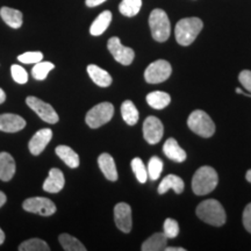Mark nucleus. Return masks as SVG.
I'll return each instance as SVG.
<instances>
[{
	"label": "nucleus",
	"mask_w": 251,
	"mask_h": 251,
	"mask_svg": "<svg viewBox=\"0 0 251 251\" xmlns=\"http://www.w3.org/2000/svg\"><path fill=\"white\" fill-rule=\"evenodd\" d=\"M131 163V169H133L135 176H136L137 180L140 181L141 184H144L148 179V171H147L146 165H144L143 161L139 157L134 158Z\"/></svg>",
	"instance_id": "32"
},
{
	"label": "nucleus",
	"mask_w": 251,
	"mask_h": 251,
	"mask_svg": "<svg viewBox=\"0 0 251 251\" xmlns=\"http://www.w3.org/2000/svg\"><path fill=\"white\" fill-rule=\"evenodd\" d=\"M121 114L124 121L129 126L136 125L140 118L139 111H137L136 106H135L134 102L130 101V100H126V101L122 102Z\"/></svg>",
	"instance_id": "26"
},
{
	"label": "nucleus",
	"mask_w": 251,
	"mask_h": 251,
	"mask_svg": "<svg viewBox=\"0 0 251 251\" xmlns=\"http://www.w3.org/2000/svg\"><path fill=\"white\" fill-rule=\"evenodd\" d=\"M26 127V120L20 115L11 114H0V130L5 133H17Z\"/></svg>",
	"instance_id": "14"
},
{
	"label": "nucleus",
	"mask_w": 251,
	"mask_h": 251,
	"mask_svg": "<svg viewBox=\"0 0 251 251\" xmlns=\"http://www.w3.org/2000/svg\"><path fill=\"white\" fill-rule=\"evenodd\" d=\"M0 17L5 21L6 25L14 28V29H18L23 26V13L18 9L2 7L0 9Z\"/></svg>",
	"instance_id": "23"
},
{
	"label": "nucleus",
	"mask_w": 251,
	"mask_h": 251,
	"mask_svg": "<svg viewBox=\"0 0 251 251\" xmlns=\"http://www.w3.org/2000/svg\"><path fill=\"white\" fill-rule=\"evenodd\" d=\"M242 218H243L242 221H243L244 228H246L247 230L251 234V202L249 205H247L246 208H244Z\"/></svg>",
	"instance_id": "37"
},
{
	"label": "nucleus",
	"mask_w": 251,
	"mask_h": 251,
	"mask_svg": "<svg viewBox=\"0 0 251 251\" xmlns=\"http://www.w3.org/2000/svg\"><path fill=\"white\" fill-rule=\"evenodd\" d=\"M149 26L153 40L157 42H165L170 37L171 24L168 14L163 9H153L149 17Z\"/></svg>",
	"instance_id": "4"
},
{
	"label": "nucleus",
	"mask_w": 251,
	"mask_h": 251,
	"mask_svg": "<svg viewBox=\"0 0 251 251\" xmlns=\"http://www.w3.org/2000/svg\"><path fill=\"white\" fill-rule=\"evenodd\" d=\"M26 103L28 105V107L33 109L43 121L51 125L57 124L58 122L59 118L57 113L52 108L51 105L45 102L43 100L36 98V97H27Z\"/></svg>",
	"instance_id": "9"
},
{
	"label": "nucleus",
	"mask_w": 251,
	"mask_h": 251,
	"mask_svg": "<svg viewBox=\"0 0 251 251\" xmlns=\"http://www.w3.org/2000/svg\"><path fill=\"white\" fill-rule=\"evenodd\" d=\"M164 127L162 121L156 117H148L143 124L144 140L149 144H157L162 140Z\"/></svg>",
	"instance_id": "11"
},
{
	"label": "nucleus",
	"mask_w": 251,
	"mask_h": 251,
	"mask_svg": "<svg viewBox=\"0 0 251 251\" xmlns=\"http://www.w3.org/2000/svg\"><path fill=\"white\" fill-rule=\"evenodd\" d=\"M87 74H89L91 79L93 80V83L100 87H107L112 84L111 75L103 69L99 68L98 65L90 64L87 67Z\"/></svg>",
	"instance_id": "19"
},
{
	"label": "nucleus",
	"mask_w": 251,
	"mask_h": 251,
	"mask_svg": "<svg viewBox=\"0 0 251 251\" xmlns=\"http://www.w3.org/2000/svg\"><path fill=\"white\" fill-rule=\"evenodd\" d=\"M238 80L242 84V86L246 89L248 92L251 94V71L243 70L238 76Z\"/></svg>",
	"instance_id": "36"
},
{
	"label": "nucleus",
	"mask_w": 251,
	"mask_h": 251,
	"mask_svg": "<svg viewBox=\"0 0 251 251\" xmlns=\"http://www.w3.org/2000/svg\"><path fill=\"white\" fill-rule=\"evenodd\" d=\"M14 158L8 152H0V180L9 181L15 174Z\"/></svg>",
	"instance_id": "17"
},
{
	"label": "nucleus",
	"mask_w": 251,
	"mask_h": 251,
	"mask_svg": "<svg viewBox=\"0 0 251 251\" xmlns=\"http://www.w3.org/2000/svg\"><path fill=\"white\" fill-rule=\"evenodd\" d=\"M20 251H49L50 247L40 238H30L19 246Z\"/></svg>",
	"instance_id": "29"
},
{
	"label": "nucleus",
	"mask_w": 251,
	"mask_h": 251,
	"mask_svg": "<svg viewBox=\"0 0 251 251\" xmlns=\"http://www.w3.org/2000/svg\"><path fill=\"white\" fill-rule=\"evenodd\" d=\"M170 188L175 191L177 194H180L183 193L184 191V181L181 179L180 177H178V176L176 175H169L166 176L161 181V184H159L158 186V193L159 194H164L168 192Z\"/></svg>",
	"instance_id": "20"
},
{
	"label": "nucleus",
	"mask_w": 251,
	"mask_h": 251,
	"mask_svg": "<svg viewBox=\"0 0 251 251\" xmlns=\"http://www.w3.org/2000/svg\"><path fill=\"white\" fill-rule=\"evenodd\" d=\"M142 7V0H122L119 6V11L125 17H135Z\"/></svg>",
	"instance_id": "28"
},
{
	"label": "nucleus",
	"mask_w": 251,
	"mask_h": 251,
	"mask_svg": "<svg viewBox=\"0 0 251 251\" xmlns=\"http://www.w3.org/2000/svg\"><path fill=\"white\" fill-rule=\"evenodd\" d=\"M147 171H148V177L150 178L151 180H157L159 178V176H161L162 171H163V161L159 157L157 156H153L150 158L149 161V164H148V169H147Z\"/></svg>",
	"instance_id": "31"
},
{
	"label": "nucleus",
	"mask_w": 251,
	"mask_h": 251,
	"mask_svg": "<svg viewBox=\"0 0 251 251\" xmlns=\"http://www.w3.org/2000/svg\"><path fill=\"white\" fill-rule=\"evenodd\" d=\"M187 126L193 133L202 137H211L215 133V125L206 112L197 109L187 119Z\"/></svg>",
	"instance_id": "5"
},
{
	"label": "nucleus",
	"mask_w": 251,
	"mask_h": 251,
	"mask_svg": "<svg viewBox=\"0 0 251 251\" xmlns=\"http://www.w3.org/2000/svg\"><path fill=\"white\" fill-rule=\"evenodd\" d=\"M4 241H5V233L1 230V228H0V246L4 243Z\"/></svg>",
	"instance_id": "42"
},
{
	"label": "nucleus",
	"mask_w": 251,
	"mask_h": 251,
	"mask_svg": "<svg viewBox=\"0 0 251 251\" xmlns=\"http://www.w3.org/2000/svg\"><path fill=\"white\" fill-rule=\"evenodd\" d=\"M218 183L219 177L214 169L211 166H201L193 176L192 190L197 196H206L214 191Z\"/></svg>",
	"instance_id": "3"
},
{
	"label": "nucleus",
	"mask_w": 251,
	"mask_h": 251,
	"mask_svg": "<svg viewBox=\"0 0 251 251\" xmlns=\"http://www.w3.org/2000/svg\"><path fill=\"white\" fill-rule=\"evenodd\" d=\"M112 21V13L109 11H103L102 13L98 15V18L93 21V24L91 25L90 33L93 36H99L102 33H105V30L107 29L109 24Z\"/></svg>",
	"instance_id": "24"
},
{
	"label": "nucleus",
	"mask_w": 251,
	"mask_h": 251,
	"mask_svg": "<svg viewBox=\"0 0 251 251\" xmlns=\"http://www.w3.org/2000/svg\"><path fill=\"white\" fill-rule=\"evenodd\" d=\"M58 241L63 249L67 251H86V248L84 247V244L79 240H77L76 237L71 236L69 234L59 235Z\"/></svg>",
	"instance_id": "27"
},
{
	"label": "nucleus",
	"mask_w": 251,
	"mask_h": 251,
	"mask_svg": "<svg viewBox=\"0 0 251 251\" xmlns=\"http://www.w3.org/2000/svg\"><path fill=\"white\" fill-rule=\"evenodd\" d=\"M246 178H247V180L249 181V183H251V169H250V170H248V171H247Z\"/></svg>",
	"instance_id": "43"
},
{
	"label": "nucleus",
	"mask_w": 251,
	"mask_h": 251,
	"mask_svg": "<svg viewBox=\"0 0 251 251\" xmlns=\"http://www.w3.org/2000/svg\"><path fill=\"white\" fill-rule=\"evenodd\" d=\"M51 139L52 130L49 129V128H45V129L36 131L34 136L30 139L29 143H28V148H29L30 153H33L34 156L40 155L46 149V147L48 146Z\"/></svg>",
	"instance_id": "13"
},
{
	"label": "nucleus",
	"mask_w": 251,
	"mask_h": 251,
	"mask_svg": "<svg viewBox=\"0 0 251 251\" xmlns=\"http://www.w3.org/2000/svg\"><path fill=\"white\" fill-rule=\"evenodd\" d=\"M163 228H164V231H163V233L166 235L168 238H175L178 236V234H179V225H178V222L174 219H166Z\"/></svg>",
	"instance_id": "33"
},
{
	"label": "nucleus",
	"mask_w": 251,
	"mask_h": 251,
	"mask_svg": "<svg viewBox=\"0 0 251 251\" xmlns=\"http://www.w3.org/2000/svg\"><path fill=\"white\" fill-rule=\"evenodd\" d=\"M18 59L24 64H35L43 59V54L40 51H28L18 56Z\"/></svg>",
	"instance_id": "34"
},
{
	"label": "nucleus",
	"mask_w": 251,
	"mask_h": 251,
	"mask_svg": "<svg viewBox=\"0 0 251 251\" xmlns=\"http://www.w3.org/2000/svg\"><path fill=\"white\" fill-rule=\"evenodd\" d=\"M65 185V178L59 169H51L48 178L43 183V190L49 193H58Z\"/></svg>",
	"instance_id": "15"
},
{
	"label": "nucleus",
	"mask_w": 251,
	"mask_h": 251,
	"mask_svg": "<svg viewBox=\"0 0 251 251\" xmlns=\"http://www.w3.org/2000/svg\"><path fill=\"white\" fill-rule=\"evenodd\" d=\"M168 237L164 233H156L142 243V251H163L166 248Z\"/></svg>",
	"instance_id": "22"
},
{
	"label": "nucleus",
	"mask_w": 251,
	"mask_h": 251,
	"mask_svg": "<svg viewBox=\"0 0 251 251\" xmlns=\"http://www.w3.org/2000/svg\"><path fill=\"white\" fill-rule=\"evenodd\" d=\"M114 115V106L111 102H101L87 112L85 122L90 128H99L112 120Z\"/></svg>",
	"instance_id": "6"
},
{
	"label": "nucleus",
	"mask_w": 251,
	"mask_h": 251,
	"mask_svg": "<svg viewBox=\"0 0 251 251\" xmlns=\"http://www.w3.org/2000/svg\"><path fill=\"white\" fill-rule=\"evenodd\" d=\"M107 48L115 61L120 63V64L129 65L133 63L135 57L134 50L122 45L119 37H111L107 42Z\"/></svg>",
	"instance_id": "10"
},
{
	"label": "nucleus",
	"mask_w": 251,
	"mask_h": 251,
	"mask_svg": "<svg viewBox=\"0 0 251 251\" xmlns=\"http://www.w3.org/2000/svg\"><path fill=\"white\" fill-rule=\"evenodd\" d=\"M55 151L56 155H57L69 168L76 169L79 166V156H78V153L75 151L74 149H71L70 147L58 146L56 147Z\"/></svg>",
	"instance_id": "21"
},
{
	"label": "nucleus",
	"mask_w": 251,
	"mask_h": 251,
	"mask_svg": "<svg viewBox=\"0 0 251 251\" xmlns=\"http://www.w3.org/2000/svg\"><path fill=\"white\" fill-rule=\"evenodd\" d=\"M147 102L150 107L155 109H163L166 106L170 105L171 97L170 94L166 92H162V91H155V92L149 93L147 96Z\"/></svg>",
	"instance_id": "25"
},
{
	"label": "nucleus",
	"mask_w": 251,
	"mask_h": 251,
	"mask_svg": "<svg viewBox=\"0 0 251 251\" xmlns=\"http://www.w3.org/2000/svg\"><path fill=\"white\" fill-rule=\"evenodd\" d=\"M6 100V93L4 92V90L0 89V103H2Z\"/></svg>",
	"instance_id": "41"
},
{
	"label": "nucleus",
	"mask_w": 251,
	"mask_h": 251,
	"mask_svg": "<svg viewBox=\"0 0 251 251\" xmlns=\"http://www.w3.org/2000/svg\"><path fill=\"white\" fill-rule=\"evenodd\" d=\"M11 75L13 77L14 81L19 84H26L28 81V74L23 67L20 65L14 64L11 67Z\"/></svg>",
	"instance_id": "35"
},
{
	"label": "nucleus",
	"mask_w": 251,
	"mask_h": 251,
	"mask_svg": "<svg viewBox=\"0 0 251 251\" xmlns=\"http://www.w3.org/2000/svg\"><path fill=\"white\" fill-rule=\"evenodd\" d=\"M55 65L50 62H39L35 63L33 70H31V76L37 80H45L49 72L54 70Z\"/></svg>",
	"instance_id": "30"
},
{
	"label": "nucleus",
	"mask_w": 251,
	"mask_h": 251,
	"mask_svg": "<svg viewBox=\"0 0 251 251\" xmlns=\"http://www.w3.org/2000/svg\"><path fill=\"white\" fill-rule=\"evenodd\" d=\"M106 0H85V4L89 7H96V6L101 5L102 2H105Z\"/></svg>",
	"instance_id": "38"
},
{
	"label": "nucleus",
	"mask_w": 251,
	"mask_h": 251,
	"mask_svg": "<svg viewBox=\"0 0 251 251\" xmlns=\"http://www.w3.org/2000/svg\"><path fill=\"white\" fill-rule=\"evenodd\" d=\"M98 164L101 172L107 178L108 180L115 181L118 180V171H117V165H115L114 158L109 155V153L103 152L99 156L98 158Z\"/></svg>",
	"instance_id": "16"
},
{
	"label": "nucleus",
	"mask_w": 251,
	"mask_h": 251,
	"mask_svg": "<svg viewBox=\"0 0 251 251\" xmlns=\"http://www.w3.org/2000/svg\"><path fill=\"white\" fill-rule=\"evenodd\" d=\"M114 220L117 227L124 233H129L131 230V208L128 203L120 202L114 207Z\"/></svg>",
	"instance_id": "12"
},
{
	"label": "nucleus",
	"mask_w": 251,
	"mask_h": 251,
	"mask_svg": "<svg viewBox=\"0 0 251 251\" xmlns=\"http://www.w3.org/2000/svg\"><path fill=\"white\" fill-rule=\"evenodd\" d=\"M163 151L169 159L176 163H181L186 159V152L175 139L166 140L164 146H163Z\"/></svg>",
	"instance_id": "18"
},
{
	"label": "nucleus",
	"mask_w": 251,
	"mask_h": 251,
	"mask_svg": "<svg viewBox=\"0 0 251 251\" xmlns=\"http://www.w3.org/2000/svg\"><path fill=\"white\" fill-rule=\"evenodd\" d=\"M6 200H7V198H6V194L0 191V207H2L5 205Z\"/></svg>",
	"instance_id": "39"
},
{
	"label": "nucleus",
	"mask_w": 251,
	"mask_h": 251,
	"mask_svg": "<svg viewBox=\"0 0 251 251\" xmlns=\"http://www.w3.org/2000/svg\"><path fill=\"white\" fill-rule=\"evenodd\" d=\"M164 250H165V251H185L184 248H180V247H177V248L169 247V248H165Z\"/></svg>",
	"instance_id": "40"
},
{
	"label": "nucleus",
	"mask_w": 251,
	"mask_h": 251,
	"mask_svg": "<svg viewBox=\"0 0 251 251\" xmlns=\"http://www.w3.org/2000/svg\"><path fill=\"white\" fill-rule=\"evenodd\" d=\"M24 209L26 212L34 213L42 216H50L56 212V205L48 198L35 197L26 199L23 203Z\"/></svg>",
	"instance_id": "8"
},
{
	"label": "nucleus",
	"mask_w": 251,
	"mask_h": 251,
	"mask_svg": "<svg viewBox=\"0 0 251 251\" xmlns=\"http://www.w3.org/2000/svg\"><path fill=\"white\" fill-rule=\"evenodd\" d=\"M203 27L202 21L199 18H185L176 25L175 35L180 46H190L194 42L197 36Z\"/></svg>",
	"instance_id": "2"
},
{
	"label": "nucleus",
	"mask_w": 251,
	"mask_h": 251,
	"mask_svg": "<svg viewBox=\"0 0 251 251\" xmlns=\"http://www.w3.org/2000/svg\"><path fill=\"white\" fill-rule=\"evenodd\" d=\"M197 215L206 224L221 227L226 224V212L218 200L207 199L197 207Z\"/></svg>",
	"instance_id": "1"
},
{
	"label": "nucleus",
	"mask_w": 251,
	"mask_h": 251,
	"mask_svg": "<svg viewBox=\"0 0 251 251\" xmlns=\"http://www.w3.org/2000/svg\"><path fill=\"white\" fill-rule=\"evenodd\" d=\"M171 64L165 59H158L149 65L144 71V79L149 84L163 83L171 76Z\"/></svg>",
	"instance_id": "7"
}]
</instances>
